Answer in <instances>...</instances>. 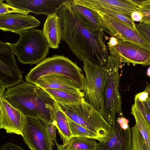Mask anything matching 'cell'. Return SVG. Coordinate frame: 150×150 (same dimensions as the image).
Wrapping results in <instances>:
<instances>
[{
	"label": "cell",
	"mask_w": 150,
	"mask_h": 150,
	"mask_svg": "<svg viewBox=\"0 0 150 150\" xmlns=\"http://www.w3.org/2000/svg\"><path fill=\"white\" fill-rule=\"evenodd\" d=\"M57 13L60 20L61 40L67 44L77 58L106 67L109 54L104 39L110 38L105 35L104 31L83 25L67 0H65Z\"/></svg>",
	"instance_id": "1"
},
{
	"label": "cell",
	"mask_w": 150,
	"mask_h": 150,
	"mask_svg": "<svg viewBox=\"0 0 150 150\" xmlns=\"http://www.w3.org/2000/svg\"><path fill=\"white\" fill-rule=\"evenodd\" d=\"M4 97L27 117L38 118L55 125L54 99L43 88L22 81L5 91Z\"/></svg>",
	"instance_id": "2"
},
{
	"label": "cell",
	"mask_w": 150,
	"mask_h": 150,
	"mask_svg": "<svg viewBox=\"0 0 150 150\" xmlns=\"http://www.w3.org/2000/svg\"><path fill=\"white\" fill-rule=\"evenodd\" d=\"M55 101L70 119L97 134L103 142L108 139L112 131V126L106 121L101 112L84 98L78 102L70 103Z\"/></svg>",
	"instance_id": "3"
},
{
	"label": "cell",
	"mask_w": 150,
	"mask_h": 150,
	"mask_svg": "<svg viewBox=\"0 0 150 150\" xmlns=\"http://www.w3.org/2000/svg\"><path fill=\"white\" fill-rule=\"evenodd\" d=\"M54 74L65 76L79 90H83L84 77L81 68L63 55L55 54L46 58L31 69L25 79L26 82L35 84L40 78Z\"/></svg>",
	"instance_id": "4"
},
{
	"label": "cell",
	"mask_w": 150,
	"mask_h": 150,
	"mask_svg": "<svg viewBox=\"0 0 150 150\" xmlns=\"http://www.w3.org/2000/svg\"><path fill=\"white\" fill-rule=\"evenodd\" d=\"M17 34L18 40L11 44L19 62L37 64L46 58L50 46L42 30L32 28Z\"/></svg>",
	"instance_id": "5"
},
{
	"label": "cell",
	"mask_w": 150,
	"mask_h": 150,
	"mask_svg": "<svg viewBox=\"0 0 150 150\" xmlns=\"http://www.w3.org/2000/svg\"><path fill=\"white\" fill-rule=\"evenodd\" d=\"M121 60L109 54L106 67L107 76L104 98V112L103 116L112 126L121 113L122 101L119 90L120 76L119 67Z\"/></svg>",
	"instance_id": "6"
},
{
	"label": "cell",
	"mask_w": 150,
	"mask_h": 150,
	"mask_svg": "<svg viewBox=\"0 0 150 150\" xmlns=\"http://www.w3.org/2000/svg\"><path fill=\"white\" fill-rule=\"evenodd\" d=\"M83 98L101 112H104V98L107 76L106 67L83 61Z\"/></svg>",
	"instance_id": "7"
},
{
	"label": "cell",
	"mask_w": 150,
	"mask_h": 150,
	"mask_svg": "<svg viewBox=\"0 0 150 150\" xmlns=\"http://www.w3.org/2000/svg\"><path fill=\"white\" fill-rule=\"evenodd\" d=\"M11 43L0 41V96L6 88L23 81L21 72L17 66Z\"/></svg>",
	"instance_id": "8"
},
{
	"label": "cell",
	"mask_w": 150,
	"mask_h": 150,
	"mask_svg": "<svg viewBox=\"0 0 150 150\" xmlns=\"http://www.w3.org/2000/svg\"><path fill=\"white\" fill-rule=\"evenodd\" d=\"M26 118L22 135L26 144L31 150H52L54 144L44 122L38 118Z\"/></svg>",
	"instance_id": "9"
},
{
	"label": "cell",
	"mask_w": 150,
	"mask_h": 150,
	"mask_svg": "<svg viewBox=\"0 0 150 150\" xmlns=\"http://www.w3.org/2000/svg\"><path fill=\"white\" fill-rule=\"evenodd\" d=\"M117 40V45L108 47L110 54L120 59L122 63L150 65V50L134 43Z\"/></svg>",
	"instance_id": "10"
},
{
	"label": "cell",
	"mask_w": 150,
	"mask_h": 150,
	"mask_svg": "<svg viewBox=\"0 0 150 150\" xmlns=\"http://www.w3.org/2000/svg\"><path fill=\"white\" fill-rule=\"evenodd\" d=\"M93 11L98 16L102 25L111 36L137 44L150 50V43L137 29L99 12Z\"/></svg>",
	"instance_id": "11"
},
{
	"label": "cell",
	"mask_w": 150,
	"mask_h": 150,
	"mask_svg": "<svg viewBox=\"0 0 150 150\" xmlns=\"http://www.w3.org/2000/svg\"><path fill=\"white\" fill-rule=\"evenodd\" d=\"M0 129L8 133L22 135L26 124V116L13 106L3 96H0Z\"/></svg>",
	"instance_id": "12"
},
{
	"label": "cell",
	"mask_w": 150,
	"mask_h": 150,
	"mask_svg": "<svg viewBox=\"0 0 150 150\" xmlns=\"http://www.w3.org/2000/svg\"><path fill=\"white\" fill-rule=\"evenodd\" d=\"M75 4L86 7L92 10L103 13L111 11L130 16L139 6L131 0H71Z\"/></svg>",
	"instance_id": "13"
},
{
	"label": "cell",
	"mask_w": 150,
	"mask_h": 150,
	"mask_svg": "<svg viewBox=\"0 0 150 150\" xmlns=\"http://www.w3.org/2000/svg\"><path fill=\"white\" fill-rule=\"evenodd\" d=\"M110 135L105 142L98 143L95 150H131L132 134L129 127L125 130L121 127L117 118L112 125Z\"/></svg>",
	"instance_id": "14"
},
{
	"label": "cell",
	"mask_w": 150,
	"mask_h": 150,
	"mask_svg": "<svg viewBox=\"0 0 150 150\" xmlns=\"http://www.w3.org/2000/svg\"><path fill=\"white\" fill-rule=\"evenodd\" d=\"M65 0H6V3L18 9L36 15L49 16L57 13Z\"/></svg>",
	"instance_id": "15"
},
{
	"label": "cell",
	"mask_w": 150,
	"mask_h": 150,
	"mask_svg": "<svg viewBox=\"0 0 150 150\" xmlns=\"http://www.w3.org/2000/svg\"><path fill=\"white\" fill-rule=\"evenodd\" d=\"M40 22L31 15L9 13L0 15V29L6 32L14 33L32 28L40 24Z\"/></svg>",
	"instance_id": "16"
},
{
	"label": "cell",
	"mask_w": 150,
	"mask_h": 150,
	"mask_svg": "<svg viewBox=\"0 0 150 150\" xmlns=\"http://www.w3.org/2000/svg\"><path fill=\"white\" fill-rule=\"evenodd\" d=\"M42 31L50 47L58 48L61 40V28L60 18L57 13L47 16Z\"/></svg>",
	"instance_id": "17"
},
{
	"label": "cell",
	"mask_w": 150,
	"mask_h": 150,
	"mask_svg": "<svg viewBox=\"0 0 150 150\" xmlns=\"http://www.w3.org/2000/svg\"><path fill=\"white\" fill-rule=\"evenodd\" d=\"M35 84L43 89L80 91L67 78L58 74H52L42 77L37 80Z\"/></svg>",
	"instance_id": "18"
},
{
	"label": "cell",
	"mask_w": 150,
	"mask_h": 150,
	"mask_svg": "<svg viewBox=\"0 0 150 150\" xmlns=\"http://www.w3.org/2000/svg\"><path fill=\"white\" fill-rule=\"evenodd\" d=\"M54 111L55 125L62 141L63 144H64L73 137L70 127L68 117L61 110L56 102Z\"/></svg>",
	"instance_id": "19"
},
{
	"label": "cell",
	"mask_w": 150,
	"mask_h": 150,
	"mask_svg": "<svg viewBox=\"0 0 150 150\" xmlns=\"http://www.w3.org/2000/svg\"><path fill=\"white\" fill-rule=\"evenodd\" d=\"M95 139L82 137L71 138L66 144H59L57 150H95L98 143Z\"/></svg>",
	"instance_id": "20"
},
{
	"label": "cell",
	"mask_w": 150,
	"mask_h": 150,
	"mask_svg": "<svg viewBox=\"0 0 150 150\" xmlns=\"http://www.w3.org/2000/svg\"><path fill=\"white\" fill-rule=\"evenodd\" d=\"M55 100L70 103L78 102L83 99L84 94L81 91H75L66 90L44 89Z\"/></svg>",
	"instance_id": "21"
},
{
	"label": "cell",
	"mask_w": 150,
	"mask_h": 150,
	"mask_svg": "<svg viewBox=\"0 0 150 150\" xmlns=\"http://www.w3.org/2000/svg\"><path fill=\"white\" fill-rule=\"evenodd\" d=\"M131 113L134 117L135 125L144 138L148 150H150V125L134 104L132 106Z\"/></svg>",
	"instance_id": "22"
},
{
	"label": "cell",
	"mask_w": 150,
	"mask_h": 150,
	"mask_svg": "<svg viewBox=\"0 0 150 150\" xmlns=\"http://www.w3.org/2000/svg\"><path fill=\"white\" fill-rule=\"evenodd\" d=\"M68 2L71 7L76 11L87 21L93 24L108 33L100 23L99 18L92 10L84 6L73 4L71 0H68Z\"/></svg>",
	"instance_id": "23"
},
{
	"label": "cell",
	"mask_w": 150,
	"mask_h": 150,
	"mask_svg": "<svg viewBox=\"0 0 150 150\" xmlns=\"http://www.w3.org/2000/svg\"><path fill=\"white\" fill-rule=\"evenodd\" d=\"M68 120L73 137H80L92 138L103 142L101 139L96 133L78 124L68 117Z\"/></svg>",
	"instance_id": "24"
},
{
	"label": "cell",
	"mask_w": 150,
	"mask_h": 150,
	"mask_svg": "<svg viewBox=\"0 0 150 150\" xmlns=\"http://www.w3.org/2000/svg\"><path fill=\"white\" fill-rule=\"evenodd\" d=\"M131 130L132 134L131 150H149L145 140L135 125Z\"/></svg>",
	"instance_id": "25"
},
{
	"label": "cell",
	"mask_w": 150,
	"mask_h": 150,
	"mask_svg": "<svg viewBox=\"0 0 150 150\" xmlns=\"http://www.w3.org/2000/svg\"><path fill=\"white\" fill-rule=\"evenodd\" d=\"M100 13L105 15L116 19L134 29H137L136 24L132 19L130 16L111 11Z\"/></svg>",
	"instance_id": "26"
},
{
	"label": "cell",
	"mask_w": 150,
	"mask_h": 150,
	"mask_svg": "<svg viewBox=\"0 0 150 150\" xmlns=\"http://www.w3.org/2000/svg\"><path fill=\"white\" fill-rule=\"evenodd\" d=\"M139 7V11L142 17L139 23L150 25V0H147Z\"/></svg>",
	"instance_id": "27"
},
{
	"label": "cell",
	"mask_w": 150,
	"mask_h": 150,
	"mask_svg": "<svg viewBox=\"0 0 150 150\" xmlns=\"http://www.w3.org/2000/svg\"><path fill=\"white\" fill-rule=\"evenodd\" d=\"M4 1L0 0V15L15 13L28 15L29 13L27 11L21 10L4 3Z\"/></svg>",
	"instance_id": "28"
},
{
	"label": "cell",
	"mask_w": 150,
	"mask_h": 150,
	"mask_svg": "<svg viewBox=\"0 0 150 150\" xmlns=\"http://www.w3.org/2000/svg\"><path fill=\"white\" fill-rule=\"evenodd\" d=\"M134 100V105L150 125V112L147 109L143 102L140 101L135 97Z\"/></svg>",
	"instance_id": "29"
},
{
	"label": "cell",
	"mask_w": 150,
	"mask_h": 150,
	"mask_svg": "<svg viewBox=\"0 0 150 150\" xmlns=\"http://www.w3.org/2000/svg\"><path fill=\"white\" fill-rule=\"evenodd\" d=\"M136 26L140 34L150 43V25L139 23Z\"/></svg>",
	"instance_id": "30"
},
{
	"label": "cell",
	"mask_w": 150,
	"mask_h": 150,
	"mask_svg": "<svg viewBox=\"0 0 150 150\" xmlns=\"http://www.w3.org/2000/svg\"><path fill=\"white\" fill-rule=\"evenodd\" d=\"M44 122L51 139L55 143L57 146L59 144H58L56 138V127L53 123H47L45 122Z\"/></svg>",
	"instance_id": "31"
},
{
	"label": "cell",
	"mask_w": 150,
	"mask_h": 150,
	"mask_svg": "<svg viewBox=\"0 0 150 150\" xmlns=\"http://www.w3.org/2000/svg\"><path fill=\"white\" fill-rule=\"evenodd\" d=\"M0 150H24L22 147L10 142L2 145Z\"/></svg>",
	"instance_id": "32"
},
{
	"label": "cell",
	"mask_w": 150,
	"mask_h": 150,
	"mask_svg": "<svg viewBox=\"0 0 150 150\" xmlns=\"http://www.w3.org/2000/svg\"><path fill=\"white\" fill-rule=\"evenodd\" d=\"M117 119L120 126L123 129L126 130L129 127L128 125L129 121L126 118L122 117L117 118Z\"/></svg>",
	"instance_id": "33"
},
{
	"label": "cell",
	"mask_w": 150,
	"mask_h": 150,
	"mask_svg": "<svg viewBox=\"0 0 150 150\" xmlns=\"http://www.w3.org/2000/svg\"><path fill=\"white\" fill-rule=\"evenodd\" d=\"M131 18L134 21L139 22L141 21L142 15L139 11H135L133 12L131 14Z\"/></svg>",
	"instance_id": "34"
},
{
	"label": "cell",
	"mask_w": 150,
	"mask_h": 150,
	"mask_svg": "<svg viewBox=\"0 0 150 150\" xmlns=\"http://www.w3.org/2000/svg\"><path fill=\"white\" fill-rule=\"evenodd\" d=\"M135 97H137L140 101L143 102L146 101L148 97V93L144 91L137 94Z\"/></svg>",
	"instance_id": "35"
},
{
	"label": "cell",
	"mask_w": 150,
	"mask_h": 150,
	"mask_svg": "<svg viewBox=\"0 0 150 150\" xmlns=\"http://www.w3.org/2000/svg\"><path fill=\"white\" fill-rule=\"evenodd\" d=\"M118 43L117 39L112 36L109 38L108 42L107 43L108 47H113L117 45Z\"/></svg>",
	"instance_id": "36"
},
{
	"label": "cell",
	"mask_w": 150,
	"mask_h": 150,
	"mask_svg": "<svg viewBox=\"0 0 150 150\" xmlns=\"http://www.w3.org/2000/svg\"><path fill=\"white\" fill-rule=\"evenodd\" d=\"M143 103L147 109L150 112V98L148 97L147 100Z\"/></svg>",
	"instance_id": "37"
},
{
	"label": "cell",
	"mask_w": 150,
	"mask_h": 150,
	"mask_svg": "<svg viewBox=\"0 0 150 150\" xmlns=\"http://www.w3.org/2000/svg\"><path fill=\"white\" fill-rule=\"evenodd\" d=\"M132 1L137 4L139 6L142 5L143 4L146 2L147 0H131Z\"/></svg>",
	"instance_id": "38"
},
{
	"label": "cell",
	"mask_w": 150,
	"mask_h": 150,
	"mask_svg": "<svg viewBox=\"0 0 150 150\" xmlns=\"http://www.w3.org/2000/svg\"><path fill=\"white\" fill-rule=\"evenodd\" d=\"M146 86V87L144 91L148 93V98H150V84L147 83Z\"/></svg>",
	"instance_id": "39"
},
{
	"label": "cell",
	"mask_w": 150,
	"mask_h": 150,
	"mask_svg": "<svg viewBox=\"0 0 150 150\" xmlns=\"http://www.w3.org/2000/svg\"><path fill=\"white\" fill-rule=\"evenodd\" d=\"M146 74L147 76L150 77V67L147 69Z\"/></svg>",
	"instance_id": "40"
}]
</instances>
